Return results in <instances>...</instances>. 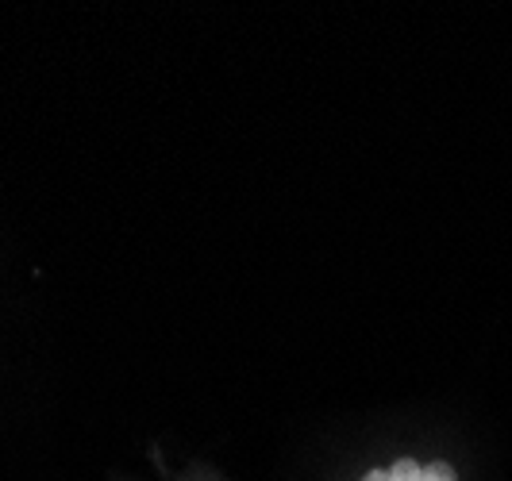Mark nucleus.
I'll return each instance as SVG.
<instances>
[{"label": "nucleus", "instance_id": "nucleus-1", "mask_svg": "<svg viewBox=\"0 0 512 481\" xmlns=\"http://www.w3.org/2000/svg\"><path fill=\"white\" fill-rule=\"evenodd\" d=\"M362 481H459L455 470L447 462H432V466H420L412 458H397L389 470H370Z\"/></svg>", "mask_w": 512, "mask_h": 481}]
</instances>
